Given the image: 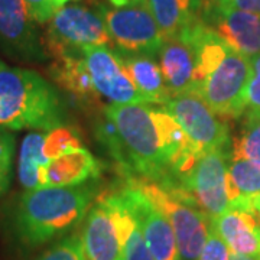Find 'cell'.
Listing matches in <instances>:
<instances>
[{
    "mask_svg": "<svg viewBox=\"0 0 260 260\" xmlns=\"http://www.w3.org/2000/svg\"><path fill=\"white\" fill-rule=\"evenodd\" d=\"M124 260H153L148 249V244L145 242L143 233L136 220L130 229L129 239L126 243Z\"/></svg>",
    "mask_w": 260,
    "mask_h": 260,
    "instance_id": "obj_26",
    "label": "cell"
},
{
    "mask_svg": "<svg viewBox=\"0 0 260 260\" xmlns=\"http://www.w3.org/2000/svg\"><path fill=\"white\" fill-rule=\"evenodd\" d=\"M83 59L95 91L112 104H149L110 47H87Z\"/></svg>",
    "mask_w": 260,
    "mask_h": 260,
    "instance_id": "obj_14",
    "label": "cell"
},
{
    "mask_svg": "<svg viewBox=\"0 0 260 260\" xmlns=\"http://www.w3.org/2000/svg\"><path fill=\"white\" fill-rule=\"evenodd\" d=\"M132 181L168 218L175 234L182 260H198L210 233V218L207 214L178 200L153 182Z\"/></svg>",
    "mask_w": 260,
    "mask_h": 260,
    "instance_id": "obj_9",
    "label": "cell"
},
{
    "mask_svg": "<svg viewBox=\"0 0 260 260\" xmlns=\"http://www.w3.org/2000/svg\"><path fill=\"white\" fill-rule=\"evenodd\" d=\"M210 225L232 253L260 257V217L244 210H227L211 218Z\"/></svg>",
    "mask_w": 260,
    "mask_h": 260,
    "instance_id": "obj_15",
    "label": "cell"
},
{
    "mask_svg": "<svg viewBox=\"0 0 260 260\" xmlns=\"http://www.w3.org/2000/svg\"><path fill=\"white\" fill-rule=\"evenodd\" d=\"M243 116L240 133L232 140L230 158L247 159L260 167V109H247Z\"/></svg>",
    "mask_w": 260,
    "mask_h": 260,
    "instance_id": "obj_23",
    "label": "cell"
},
{
    "mask_svg": "<svg viewBox=\"0 0 260 260\" xmlns=\"http://www.w3.org/2000/svg\"><path fill=\"white\" fill-rule=\"evenodd\" d=\"M179 38L195 52L194 91L218 117L237 119L247 110L246 91L253 77L249 56L236 51L203 20Z\"/></svg>",
    "mask_w": 260,
    "mask_h": 260,
    "instance_id": "obj_2",
    "label": "cell"
},
{
    "mask_svg": "<svg viewBox=\"0 0 260 260\" xmlns=\"http://www.w3.org/2000/svg\"><path fill=\"white\" fill-rule=\"evenodd\" d=\"M203 155L214 150L232 152L229 126L194 93L174 95L164 106Z\"/></svg>",
    "mask_w": 260,
    "mask_h": 260,
    "instance_id": "obj_10",
    "label": "cell"
},
{
    "mask_svg": "<svg viewBox=\"0 0 260 260\" xmlns=\"http://www.w3.org/2000/svg\"><path fill=\"white\" fill-rule=\"evenodd\" d=\"M49 56H83L87 47H110V35L100 12L85 6H61L48 22L44 38Z\"/></svg>",
    "mask_w": 260,
    "mask_h": 260,
    "instance_id": "obj_7",
    "label": "cell"
},
{
    "mask_svg": "<svg viewBox=\"0 0 260 260\" xmlns=\"http://www.w3.org/2000/svg\"><path fill=\"white\" fill-rule=\"evenodd\" d=\"M119 194L139 224L153 260H182L175 234L168 218L150 203V200L132 179L119 191Z\"/></svg>",
    "mask_w": 260,
    "mask_h": 260,
    "instance_id": "obj_13",
    "label": "cell"
},
{
    "mask_svg": "<svg viewBox=\"0 0 260 260\" xmlns=\"http://www.w3.org/2000/svg\"><path fill=\"white\" fill-rule=\"evenodd\" d=\"M165 39L179 38L201 20L205 0H148Z\"/></svg>",
    "mask_w": 260,
    "mask_h": 260,
    "instance_id": "obj_19",
    "label": "cell"
},
{
    "mask_svg": "<svg viewBox=\"0 0 260 260\" xmlns=\"http://www.w3.org/2000/svg\"><path fill=\"white\" fill-rule=\"evenodd\" d=\"M113 49L124 54H138L155 58L165 42L148 0H127L121 6L99 5Z\"/></svg>",
    "mask_w": 260,
    "mask_h": 260,
    "instance_id": "obj_6",
    "label": "cell"
},
{
    "mask_svg": "<svg viewBox=\"0 0 260 260\" xmlns=\"http://www.w3.org/2000/svg\"><path fill=\"white\" fill-rule=\"evenodd\" d=\"M102 165L85 148L49 160L45 169V186H74L100 175Z\"/></svg>",
    "mask_w": 260,
    "mask_h": 260,
    "instance_id": "obj_18",
    "label": "cell"
},
{
    "mask_svg": "<svg viewBox=\"0 0 260 260\" xmlns=\"http://www.w3.org/2000/svg\"><path fill=\"white\" fill-rule=\"evenodd\" d=\"M230 153L232 152L214 150L201 155L181 179L179 189L169 194L200 208L210 220L225 213L230 205L225 189Z\"/></svg>",
    "mask_w": 260,
    "mask_h": 260,
    "instance_id": "obj_8",
    "label": "cell"
},
{
    "mask_svg": "<svg viewBox=\"0 0 260 260\" xmlns=\"http://www.w3.org/2000/svg\"><path fill=\"white\" fill-rule=\"evenodd\" d=\"M68 2H71V0H54V3L56 5V8H61V6H64L65 3H68ZM127 0H110V3L114 5V6H121V5H124Z\"/></svg>",
    "mask_w": 260,
    "mask_h": 260,
    "instance_id": "obj_32",
    "label": "cell"
},
{
    "mask_svg": "<svg viewBox=\"0 0 260 260\" xmlns=\"http://www.w3.org/2000/svg\"><path fill=\"white\" fill-rule=\"evenodd\" d=\"M0 49L25 62H42L49 58L23 0H0Z\"/></svg>",
    "mask_w": 260,
    "mask_h": 260,
    "instance_id": "obj_11",
    "label": "cell"
},
{
    "mask_svg": "<svg viewBox=\"0 0 260 260\" xmlns=\"http://www.w3.org/2000/svg\"><path fill=\"white\" fill-rule=\"evenodd\" d=\"M13 155H15V138L9 129L0 126V168L12 171Z\"/></svg>",
    "mask_w": 260,
    "mask_h": 260,
    "instance_id": "obj_29",
    "label": "cell"
},
{
    "mask_svg": "<svg viewBox=\"0 0 260 260\" xmlns=\"http://www.w3.org/2000/svg\"><path fill=\"white\" fill-rule=\"evenodd\" d=\"M225 189L229 210L251 211V198L260 192V167L243 158H230L227 168Z\"/></svg>",
    "mask_w": 260,
    "mask_h": 260,
    "instance_id": "obj_21",
    "label": "cell"
},
{
    "mask_svg": "<svg viewBox=\"0 0 260 260\" xmlns=\"http://www.w3.org/2000/svg\"><path fill=\"white\" fill-rule=\"evenodd\" d=\"M251 210L260 217V192L251 198Z\"/></svg>",
    "mask_w": 260,
    "mask_h": 260,
    "instance_id": "obj_33",
    "label": "cell"
},
{
    "mask_svg": "<svg viewBox=\"0 0 260 260\" xmlns=\"http://www.w3.org/2000/svg\"><path fill=\"white\" fill-rule=\"evenodd\" d=\"M201 20L243 55H260V15L237 9L224 0H205Z\"/></svg>",
    "mask_w": 260,
    "mask_h": 260,
    "instance_id": "obj_12",
    "label": "cell"
},
{
    "mask_svg": "<svg viewBox=\"0 0 260 260\" xmlns=\"http://www.w3.org/2000/svg\"><path fill=\"white\" fill-rule=\"evenodd\" d=\"M224 2H227L229 5H232L237 9L260 15V0H224Z\"/></svg>",
    "mask_w": 260,
    "mask_h": 260,
    "instance_id": "obj_30",
    "label": "cell"
},
{
    "mask_svg": "<svg viewBox=\"0 0 260 260\" xmlns=\"http://www.w3.org/2000/svg\"><path fill=\"white\" fill-rule=\"evenodd\" d=\"M37 260H85L81 233L65 236L62 240L54 243Z\"/></svg>",
    "mask_w": 260,
    "mask_h": 260,
    "instance_id": "obj_25",
    "label": "cell"
},
{
    "mask_svg": "<svg viewBox=\"0 0 260 260\" xmlns=\"http://www.w3.org/2000/svg\"><path fill=\"white\" fill-rule=\"evenodd\" d=\"M232 251L223 239L214 232L210 225V233L204 243V247L200 253L198 260H230Z\"/></svg>",
    "mask_w": 260,
    "mask_h": 260,
    "instance_id": "obj_27",
    "label": "cell"
},
{
    "mask_svg": "<svg viewBox=\"0 0 260 260\" xmlns=\"http://www.w3.org/2000/svg\"><path fill=\"white\" fill-rule=\"evenodd\" d=\"M80 148H83L80 136L68 126L48 130L44 135V155L48 160L61 158Z\"/></svg>",
    "mask_w": 260,
    "mask_h": 260,
    "instance_id": "obj_24",
    "label": "cell"
},
{
    "mask_svg": "<svg viewBox=\"0 0 260 260\" xmlns=\"http://www.w3.org/2000/svg\"><path fill=\"white\" fill-rule=\"evenodd\" d=\"M230 260H260V257H253V256H244V254H230Z\"/></svg>",
    "mask_w": 260,
    "mask_h": 260,
    "instance_id": "obj_34",
    "label": "cell"
},
{
    "mask_svg": "<svg viewBox=\"0 0 260 260\" xmlns=\"http://www.w3.org/2000/svg\"><path fill=\"white\" fill-rule=\"evenodd\" d=\"M208 2H214V0H208Z\"/></svg>",
    "mask_w": 260,
    "mask_h": 260,
    "instance_id": "obj_35",
    "label": "cell"
},
{
    "mask_svg": "<svg viewBox=\"0 0 260 260\" xmlns=\"http://www.w3.org/2000/svg\"><path fill=\"white\" fill-rule=\"evenodd\" d=\"M10 182V171H6L3 168H0V195L3 194Z\"/></svg>",
    "mask_w": 260,
    "mask_h": 260,
    "instance_id": "obj_31",
    "label": "cell"
},
{
    "mask_svg": "<svg viewBox=\"0 0 260 260\" xmlns=\"http://www.w3.org/2000/svg\"><path fill=\"white\" fill-rule=\"evenodd\" d=\"M65 109L52 84L32 70L0 61V126L48 132L64 126Z\"/></svg>",
    "mask_w": 260,
    "mask_h": 260,
    "instance_id": "obj_4",
    "label": "cell"
},
{
    "mask_svg": "<svg viewBox=\"0 0 260 260\" xmlns=\"http://www.w3.org/2000/svg\"><path fill=\"white\" fill-rule=\"evenodd\" d=\"M44 135L45 132H32L20 146L19 181L26 191L44 188L45 169L49 164L44 155Z\"/></svg>",
    "mask_w": 260,
    "mask_h": 260,
    "instance_id": "obj_22",
    "label": "cell"
},
{
    "mask_svg": "<svg viewBox=\"0 0 260 260\" xmlns=\"http://www.w3.org/2000/svg\"><path fill=\"white\" fill-rule=\"evenodd\" d=\"M133 223L135 217L119 192L99 197L85 215L81 230L85 260H124Z\"/></svg>",
    "mask_w": 260,
    "mask_h": 260,
    "instance_id": "obj_5",
    "label": "cell"
},
{
    "mask_svg": "<svg viewBox=\"0 0 260 260\" xmlns=\"http://www.w3.org/2000/svg\"><path fill=\"white\" fill-rule=\"evenodd\" d=\"M95 194L91 182L25 191L12 217L15 237L29 249L62 237L85 218Z\"/></svg>",
    "mask_w": 260,
    "mask_h": 260,
    "instance_id": "obj_3",
    "label": "cell"
},
{
    "mask_svg": "<svg viewBox=\"0 0 260 260\" xmlns=\"http://www.w3.org/2000/svg\"><path fill=\"white\" fill-rule=\"evenodd\" d=\"M25 6L28 9L30 18L34 19L37 23H48L55 12L59 8H56L54 0H23Z\"/></svg>",
    "mask_w": 260,
    "mask_h": 260,
    "instance_id": "obj_28",
    "label": "cell"
},
{
    "mask_svg": "<svg viewBox=\"0 0 260 260\" xmlns=\"http://www.w3.org/2000/svg\"><path fill=\"white\" fill-rule=\"evenodd\" d=\"M159 62L171 95L192 93L197 58L192 47L182 38L165 39L159 51Z\"/></svg>",
    "mask_w": 260,
    "mask_h": 260,
    "instance_id": "obj_16",
    "label": "cell"
},
{
    "mask_svg": "<svg viewBox=\"0 0 260 260\" xmlns=\"http://www.w3.org/2000/svg\"><path fill=\"white\" fill-rule=\"evenodd\" d=\"M113 51L126 73L129 74L135 87L139 90V93L146 99L149 104L165 106L172 99L164 80L160 67L156 64L155 58L138 54H124L116 49Z\"/></svg>",
    "mask_w": 260,
    "mask_h": 260,
    "instance_id": "obj_17",
    "label": "cell"
},
{
    "mask_svg": "<svg viewBox=\"0 0 260 260\" xmlns=\"http://www.w3.org/2000/svg\"><path fill=\"white\" fill-rule=\"evenodd\" d=\"M103 110L120 136L127 174H138L169 192L178 191L181 179L203 155L178 121L152 104H109Z\"/></svg>",
    "mask_w": 260,
    "mask_h": 260,
    "instance_id": "obj_1",
    "label": "cell"
},
{
    "mask_svg": "<svg viewBox=\"0 0 260 260\" xmlns=\"http://www.w3.org/2000/svg\"><path fill=\"white\" fill-rule=\"evenodd\" d=\"M49 77L61 88L73 94L85 106H97L100 94L95 91L90 74L85 68L83 56H64L56 58L48 68Z\"/></svg>",
    "mask_w": 260,
    "mask_h": 260,
    "instance_id": "obj_20",
    "label": "cell"
}]
</instances>
